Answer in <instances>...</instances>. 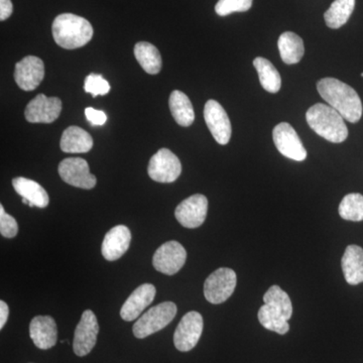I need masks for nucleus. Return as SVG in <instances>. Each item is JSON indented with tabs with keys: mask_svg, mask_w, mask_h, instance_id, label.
Instances as JSON below:
<instances>
[{
	"mask_svg": "<svg viewBox=\"0 0 363 363\" xmlns=\"http://www.w3.org/2000/svg\"><path fill=\"white\" fill-rule=\"evenodd\" d=\"M317 90L329 106L333 107L345 121L357 123L362 116V104L357 91L335 78H323Z\"/></svg>",
	"mask_w": 363,
	"mask_h": 363,
	"instance_id": "f257e3e1",
	"label": "nucleus"
},
{
	"mask_svg": "<svg viewBox=\"0 0 363 363\" xmlns=\"http://www.w3.org/2000/svg\"><path fill=\"white\" fill-rule=\"evenodd\" d=\"M52 33L57 45L66 50L84 47L94 33L89 21L73 13L57 16L52 21Z\"/></svg>",
	"mask_w": 363,
	"mask_h": 363,
	"instance_id": "f03ea898",
	"label": "nucleus"
},
{
	"mask_svg": "<svg viewBox=\"0 0 363 363\" xmlns=\"http://www.w3.org/2000/svg\"><path fill=\"white\" fill-rule=\"evenodd\" d=\"M306 121L318 135L333 143L346 140L348 128L345 119L333 107L327 104H317L308 109Z\"/></svg>",
	"mask_w": 363,
	"mask_h": 363,
	"instance_id": "7ed1b4c3",
	"label": "nucleus"
},
{
	"mask_svg": "<svg viewBox=\"0 0 363 363\" xmlns=\"http://www.w3.org/2000/svg\"><path fill=\"white\" fill-rule=\"evenodd\" d=\"M177 314V306L173 302H164L150 308L135 324L133 325V334L136 338H145L152 334L161 331L168 326Z\"/></svg>",
	"mask_w": 363,
	"mask_h": 363,
	"instance_id": "20e7f679",
	"label": "nucleus"
},
{
	"mask_svg": "<svg viewBox=\"0 0 363 363\" xmlns=\"http://www.w3.org/2000/svg\"><path fill=\"white\" fill-rule=\"evenodd\" d=\"M235 272L228 267H220L208 277L204 284V296L208 302L218 305L225 302L235 290Z\"/></svg>",
	"mask_w": 363,
	"mask_h": 363,
	"instance_id": "39448f33",
	"label": "nucleus"
},
{
	"mask_svg": "<svg viewBox=\"0 0 363 363\" xmlns=\"http://www.w3.org/2000/svg\"><path fill=\"white\" fill-rule=\"evenodd\" d=\"M272 140L279 152L288 159L303 162L307 157V150L290 123L278 124L272 130Z\"/></svg>",
	"mask_w": 363,
	"mask_h": 363,
	"instance_id": "423d86ee",
	"label": "nucleus"
},
{
	"mask_svg": "<svg viewBox=\"0 0 363 363\" xmlns=\"http://www.w3.org/2000/svg\"><path fill=\"white\" fill-rule=\"evenodd\" d=\"M147 173L159 183H173L182 173L180 160L168 149L160 150L150 159Z\"/></svg>",
	"mask_w": 363,
	"mask_h": 363,
	"instance_id": "0eeeda50",
	"label": "nucleus"
},
{
	"mask_svg": "<svg viewBox=\"0 0 363 363\" xmlns=\"http://www.w3.org/2000/svg\"><path fill=\"white\" fill-rule=\"evenodd\" d=\"M62 180L73 187L89 190L95 187L96 177L90 173L89 164L81 157H68L59 164Z\"/></svg>",
	"mask_w": 363,
	"mask_h": 363,
	"instance_id": "6e6552de",
	"label": "nucleus"
},
{
	"mask_svg": "<svg viewBox=\"0 0 363 363\" xmlns=\"http://www.w3.org/2000/svg\"><path fill=\"white\" fill-rule=\"evenodd\" d=\"M203 318L198 312H189L177 327L174 334V344L182 352L192 350L197 345L203 332Z\"/></svg>",
	"mask_w": 363,
	"mask_h": 363,
	"instance_id": "1a4fd4ad",
	"label": "nucleus"
},
{
	"mask_svg": "<svg viewBox=\"0 0 363 363\" xmlns=\"http://www.w3.org/2000/svg\"><path fill=\"white\" fill-rule=\"evenodd\" d=\"M187 252L178 241H168L157 248L152 257V264L164 274H175L185 264Z\"/></svg>",
	"mask_w": 363,
	"mask_h": 363,
	"instance_id": "9d476101",
	"label": "nucleus"
},
{
	"mask_svg": "<svg viewBox=\"0 0 363 363\" xmlns=\"http://www.w3.org/2000/svg\"><path fill=\"white\" fill-rule=\"evenodd\" d=\"M98 333L99 325L96 316L91 310H86L74 334L73 348L75 354L78 357L89 354L96 344Z\"/></svg>",
	"mask_w": 363,
	"mask_h": 363,
	"instance_id": "9b49d317",
	"label": "nucleus"
},
{
	"mask_svg": "<svg viewBox=\"0 0 363 363\" xmlns=\"http://www.w3.org/2000/svg\"><path fill=\"white\" fill-rule=\"evenodd\" d=\"M204 118L214 140L219 145H227L230 140L233 128L230 119L221 104L215 100L207 101L204 107Z\"/></svg>",
	"mask_w": 363,
	"mask_h": 363,
	"instance_id": "f8f14e48",
	"label": "nucleus"
},
{
	"mask_svg": "<svg viewBox=\"0 0 363 363\" xmlns=\"http://www.w3.org/2000/svg\"><path fill=\"white\" fill-rule=\"evenodd\" d=\"M207 212V198L202 194H195L178 205L175 216L182 226L186 228H197L204 223Z\"/></svg>",
	"mask_w": 363,
	"mask_h": 363,
	"instance_id": "ddd939ff",
	"label": "nucleus"
},
{
	"mask_svg": "<svg viewBox=\"0 0 363 363\" xmlns=\"http://www.w3.org/2000/svg\"><path fill=\"white\" fill-rule=\"evenodd\" d=\"M62 101L57 97L39 94L26 108V118L30 123H52L60 116Z\"/></svg>",
	"mask_w": 363,
	"mask_h": 363,
	"instance_id": "4468645a",
	"label": "nucleus"
},
{
	"mask_svg": "<svg viewBox=\"0 0 363 363\" xmlns=\"http://www.w3.org/2000/svg\"><path fill=\"white\" fill-rule=\"evenodd\" d=\"M44 77V62L38 57H26L14 69V80L18 87L25 91H33L39 87Z\"/></svg>",
	"mask_w": 363,
	"mask_h": 363,
	"instance_id": "2eb2a0df",
	"label": "nucleus"
},
{
	"mask_svg": "<svg viewBox=\"0 0 363 363\" xmlns=\"http://www.w3.org/2000/svg\"><path fill=\"white\" fill-rule=\"evenodd\" d=\"M156 286L152 284H143L133 291L121 310V316L124 321L138 319L145 308L149 307L156 297Z\"/></svg>",
	"mask_w": 363,
	"mask_h": 363,
	"instance_id": "dca6fc26",
	"label": "nucleus"
},
{
	"mask_svg": "<svg viewBox=\"0 0 363 363\" xmlns=\"http://www.w3.org/2000/svg\"><path fill=\"white\" fill-rule=\"evenodd\" d=\"M131 241L130 229L124 225L114 226L105 235L102 243V255L109 262L121 259L128 252Z\"/></svg>",
	"mask_w": 363,
	"mask_h": 363,
	"instance_id": "f3484780",
	"label": "nucleus"
},
{
	"mask_svg": "<svg viewBox=\"0 0 363 363\" xmlns=\"http://www.w3.org/2000/svg\"><path fill=\"white\" fill-rule=\"evenodd\" d=\"M30 338L40 350H50L58 341V328L56 322L50 316L33 318L30 325Z\"/></svg>",
	"mask_w": 363,
	"mask_h": 363,
	"instance_id": "a211bd4d",
	"label": "nucleus"
},
{
	"mask_svg": "<svg viewBox=\"0 0 363 363\" xmlns=\"http://www.w3.org/2000/svg\"><path fill=\"white\" fill-rule=\"evenodd\" d=\"M93 147L92 136L79 126H70L62 135L60 147L68 154H84Z\"/></svg>",
	"mask_w": 363,
	"mask_h": 363,
	"instance_id": "6ab92c4d",
	"label": "nucleus"
},
{
	"mask_svg": "<svg viewBox=\"0 0 363 363\" xmlns=\"http://www.w3.org/2000/svg\"><path fill=\"white\" fill-rule=\"evenodd\" d=\"M344 278L350 285L363 283V250L358 245H348L344 252L342 262Z\"/></svg>",
	"mask_w": 363,
	"mask_h": 363,
	"instance_id": "aec40b11",
	"label": "nucleus"
},
{
	"mask_svg": "<svg viewBox=\"0 0 363 363\" xmlns=\"http://www.w3.org/2000/svg\"><path fill=\"white\" fill-rule=\"evenodd\" d=\"M13 186L18 195L30 202L28 206L45 208L49 205L50 198L47 191L37 182L18 177L13 179Z\"/></svg>",
	"mask_w": 363,
	"mask_h": 363,
	"instance_id": "412c9836",
	"label": "nucleus"
},
{
	"mask_svg": "<svg viewBox=\"0 0 363 363\" xmlns=\"http://www.w3.org/2000/svg\"><path fill=\"white\" fill-rule=\"evenodd\" d=\"M278 47L281 60L288 65L298 64L304 57V42L297 33L292 32L281 33L279 38Z\"/></svg>",
	"mask_w": 363,
	"mask_h": 363,
	"instance_id": "4be33fe9",
	"label": "nucleus"
},
{
	"mask_svg": "<svg viewBox=\"0 0 363 363\" xmlns=\"http://www.w3.org/2000/svg\"><path fill=\"white\" fill-rule=\"evenodd\" d=\"M169 111L179 125L188 128L195 121V112L187 95L182 91L172 92L169 100Z\"/></svg>",
	"mask_w": 363,
	"mask_h": 363,
	"instance_id": "5701e85b",
	"label": "nucleus"
},
{
	"mask_svg": "<svg viewBox=\"0 0 363 363\" xmlns=\"http://www.w3.org/2000/svg\"><path fill=\"white\" fill-rule=\"evenodd\" d=\"M135 59L140 67L150 75H156L162 69V57L154 45L140 42L135 47Z\"/></svg>",
	"mask_w": 363,
	"mask_h": 363,
	"instance_id": "b1692460",
	"label": "nucleus"
},
{
	"mask_svg": "<svg viewBox=\"0 0 363 363\" xmlns=\"http://www.w3.org/2000/svg\"><path fill=\"white\" fill-rule=\"evenodd\" d=\"M253 66L259 74L260 85L269 93H277L281 89V78L276 67L269 60L257 57L253 61Z\"/></svg>",
	"mask_w": 363,
	"mask_h": 363,
	"instance_id": "393cba45",
	"label": "nucleus"
},
{
	"mask_svg": "<svg viewBox=\"0 0 363 363\" xmlns=\"http://www.w3.org/2000/svg\"><path fill=\"white\" fill-rule=\"evenodd\" d=\"M354 7L355 0H335L324 14L327 26L336 30L345 25L354 11Z\"/></svg>",
	"mask_w": 363,
	"mask_h": 363,
	"instance_id": "a878e982",
	"label": "nucleus"
},
{
	"mask_svg": "<svg viewBox=\"0 0 363 363\" xmlns=\"http://www.w3.org/2000/svg\"><path fill=\"white\" fill-rule=\"evenodd\" d=\"M264 304L274 308L281 316L290 320L293 315L292 301L279 286H272L264 296Z\"/></svg>",
	"mask_w": 363,
	"mask_h": 363,
	"instance_id": "bb28decb",
	"label": "nucleus"
},
{
	"mask_svg": "<svg viewBox=\"0 0 363 363\" xmlns=\"http://www.w3.org/2000/svg\"><path fill=\"white\" fill-rule=\"evenodd\" d=\"M257 317H259V323L267 330L276 332L281 335L288 333L290 330L288 320L269 306L264 304L260 307Z\"/></svg>",
	"mask_w": 363,
	"mask_h": 363,
	"instance_id": "cd10ccee",
	"label": "nucleus"
},
{
	"mask_svg": "<svg viewBox=\"0 0 363 363\" xmlns=\"http://www.w3.org/2000/svg\"><path fill=\"white\" fill-rule=\"evenodd\" d=\"M339 215L344 220H363V196L358 193L346 195L339 205Z\"/></svg>",
	"mask_w": 363,
	"mask_h": 363,
	"instance_id": "c85d7f7f",
	"label": "nucleus"
},
{
	"mask_svg": "<svg viewBox=\"0 0 363 363\" xmlns=\"http://www.w3.org/2000/svg\"><path fill=\"white\" fill-rule=\"evenodd\" d=\"M252 0H219L215 6L218 16H226L233 13H245L250 11Z\"/></svg>",
	"mask_w": 363,
	"mask_h": 363,
	"instance_id": "c756f323",
	"label": "nucleus"
},
{
	"mask_svg": "<svg viewBox=\"0 0 363 363\" xmlns=\"http://www.w3.org/2000/svg\"><path fill=\"white\" fill-rule=\"evenodd\" d=\"M84 90L92 94L93 97H96L98 95H106L111 91V85L102 75L90 74L85 79Z\"/></svg>",
	"mask_w": 363,
	"mask_h": 363,
	"instance_id": "7c9ffc66",
	"label": "nucleus"
},
{
	"mask_svg": "<svg viewBox=\"0 0 363 363\" xmlns=\"http://www.w3.org/2000/svg\"><path fill=\"white\" fill-rule=\"evenodd\" d=\"M0 233L6 238H16L18 233V222L11 215L4 211V206H0Z\"/></svg>",
	"mask_w": 363,
	"mask_h": 363,
	"instance_id": "2f4dec72",
	"label": "nucleus"
},
{
	"mask_svg": "<svg viewBox=\"0 0 363 363\" xmlns=\"http://www.w3.org/2000/svg\"><path fill=\"white\" fill-rule=\"evenodd\" d=\"M85 116L93 125H104L107 121L106 114L104 111H96L92 107L85 109Z\"/></svg>",
	"mask_w": 363,
	"mask_h": 363,
	"instance_id": "473e14b6",
	"label": "nucleus"
},
{
	"mask_svg": "<svg viewBox=\"0 0 363 363\" xmlns=\"http://www.w3.org/2000/svg\"><path fill=\"white\" fill-rule=\"evenodd\" d=\"M13 2L11 0H0V21L7 20L13 13Z\"/></svg>",
	"mask_w": 363,
	"mask_h": 363,
	"instance_id": "72a5a7b5",
	"label": "nucleus"
},
{
	"mask_svg": "<svg viewBox=\"0 0 363 363\" xmlns=\"http://www.w3.org/2000/svg\"><path fill=\"white\" fill-rule=\"evenodd\" d=\"M9 306L4 301H0V329L4 328L7 319H9Z\"/></svg>",
	"mask_w": 363,
	"mask_h": 363,
	"instance_id": "f704fd0d",
	"label": "nucleus"
},
{
	"mask_svg": "<svg viewBox=\"0 0 363 363\" xmlns=\"http://www.w3.org/2000/svg\"><path fill=\"white\" fill-rule=\"evenodd\" d=\"M362 77H363V73H362Z\"/></svg>",
	"mask_w": 363,
	"mask_h": 363,
	"instance_id": "c9c22d12",
	"label": "nucleus"
}]
</instances>
